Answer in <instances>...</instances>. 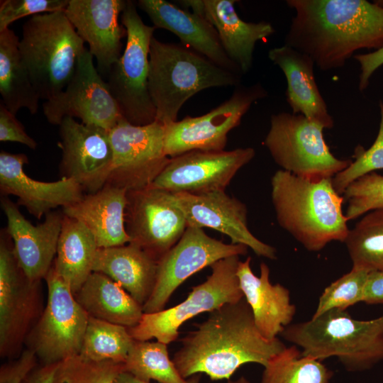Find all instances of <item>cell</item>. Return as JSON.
I'll use <instances>...</instances> for the list:
<instances>
[{
  "label": "cell",
  "mask_w": 383,
  "mask_h": 383,
  "mask_svg": "<svg viewBox=\"0 0 383 383\" xmlns=\"http://www.w3.org/2000/svg\"><path fill=\"white\" fill-rule=\"evenodd\" d=\"M276 220L306 250L317 252L332 241L344 243L348 233L343 195L332 178L311 181L279 170L271 178Z\"/></svg>",
  "instance_id": "obj_3"
},
{
  "label": "cell",
  "mask_w": 383,
  "mask_h": 383,
  "mask_svg": "<svg viewBox=\"0 0 383 383\" xmlns=\"http://www.w3.org/2000/svg\"><path fill=\"white\" fill-rule=\"evenodd\" d=\"M302 348L301 354L322 361L335 357L349 371H362L383 360V315L353 318L333 309L309 321L290 324L280 333Z\"/></svg>",
  "instance_id": "obj_5"
},
{
  "label": "cell",
  "mask_w": 383,
  "mask_h": 383,
  "mask_svg": "<svg viewBox=\"0 0 383 383\" xmlns=\"http://www.w3.org/2000/svg\"><path fill=\"white\" fill-rule=\"evenodd\" d=\"M125 0H69L65 13L77 34L89 45L100 74L107 76L122 55L121 40L127 36L118 22Z\"/></svg>",
  "instance_id": "obj_20"
},
{
  "label": "cell",
  "mask_w": 383,
  "mask_h": 383,
  "mask_svg": "<svg viewBox=\"0 0 383 383\" xmlns=\"http://www.w3.org/2000/svg\"><path fill=\"white\" fill-rule=\"evenodd\" d=\"M362 301L367 304H383V270L368 273L363 289Z\"/></svg>",
  "instance_id": "obj_44"
},
{
  "label": "cell",
  "mask_w": 383,
  "mask_h": 383,
  "mask_svg": "<svg viewBox=\"0 0 383 383\" xmlns=\"http://www.w3.org/2000/svg\"><path fill=\"white\" fill-rule=\"evenodd\" d=\"M98 248L91 232L79 221L64 214L52 266L74 294L93 272Z\"/></svg>",
  "instance_id": "obj_30"
},
{
  "label": "cell",
  "mask_w": 383,
  "mask_h": 383,
  "mask_svg": "<svg viewBox=\"0 0 383 383\" xmlns=\"http://www.w3.org/2000/svg\"><path fill=\"white\" fill-rule=\"evenodd\" d=\"M39 283L19 267L6 228L0 237V354H17L39 308Z\"/></svg>",
  "instance_id": "obj_16"
},
{
  "label": "cell",
  "mask_w": 383,
  "mask_h": 383,
  "mask_svg": "<svg viewBox=\"0 0 383 383\" xmlns=\"http://www.w3.org/2000/svg\"><path fill=\"white\" fill-rule=\"evenodd\" d=\"M353 267L383 270V208L362 216L344 241Z\"/></svg>",
  "instance_id": "obj_32"
},
{
  "label": "cell",
  "mask_w": 383,
  "mask_h": 383,
  "mask_svg": "<svg viewBox=\"0 0 383 383\" xmlns=\"http://www.w3.org/2000/svg\"><path fill=\"white\" fill-rule=\"evenodd\" d=\"M127 192L106 184L95 193L84 194L79 201L62 211L91 232L99 248L124 245L130 241L125 226Z\"/></svg>",
  "instance_id": "obj_27"
},
{
  "label": "cell",
  "mask_w": 383,
  "mask_h": 383,
  "mask_svg": "<svg viewBox=\"0 0 383 383\" xmlns=\"http://www.w3.org/2000/svg\"><path fill=\"white\" fill-rule=\"evenodd\" d=\"M18 48L35 89L45 101L64 90L86 49L65 11L30 16L23 25Z\"/></svg>",
  "instance_id": "obj_6"
},
{
  "label": "cell",
  "mask_w": 383,
  "mask_h": 383,
  "mask_svg": "<svg viewBox=\"0 0 383 383\" xmlns=\"http://www.w3.org/2000/svg\"><path fill=\"white\" fill-rule=\"evenodd\" d=\"M239 262V255H233L213 263L211 274L206 281L193 287L184 301L158 312L143 313L135 326L128 328L131 337L142 341L156 338L169 345L177 339L179 328L187 320L243 299L237 275Z\"/></svg>",
  "instance_id": "obj_9"
},
{
  "label": "cell",
  "mask_w": 383,
  "mask_h": 383,
  "mask_svg": "<svg viewBox=\"0 0 383 383\" xmlns=\"http://www.w3.org/2000/svg\"><path fill=\"white\" fill-rule=\"evenodd\" d=\"M165 343L134 340L123 363L124 372L147 382L189 383L179 374Z\"/></svg>",
  "instance_id": "obj_35"
},
{
  "label": "cell",
  "mask_w": 383,
  "mask_h": 383,
  "mask_svg": "<svg viewBox=\"0 0 383 383\" xmlns=\"http://www.w3.org/2000/svg\"><path fill=\"white\" fill-rule=\"evenodd\" d=\"M345 216L348 221L383 208V175L371 172L357 179L345 189Z\"/></svg>",
  "instance_id": "obj_38"
},
{
  "label": "cell",
  "mask_w": 383,
  "mask_h": 383,
  "mask_svg": "<svg viewBox=\"0 0 383 383\" xmlns=\"http://www.w3.org/2000/svg\"><path fill=\"white\" fill-rule=\"evenodd\" d=\"M134 340L127 327L89 316L79 355L94 362L124 363Z\"/></svg>",
  "instance_id": "obj_33"
},
{
  "label": "cell",
  "mask_w": 383,
  "mask_h": 383,
  "mask_svg": "<svg viewBox=\"0 0 383 383\" xmlns=\"http://www.w3.org/2000/svg\"><path fill=\"white\" fill-rule=\"evenodd\" d=\"M43 110L52 125L59 126L65 117L78 118L84 124L109 131L124 118L87 48L80 55L66 87L54 98L45 101Z\"/></svg>",
  "instance_id": "obj_14"
},
{
  "label": "cell",
  "mask_w": 383,
  "mask_h": 383,
  "mask_svg": "<svg viewBox=\"0 0 383 383\" xmlns=\"http://www.w3.org/2000/svg\"><path fill=\"white\" fill-rule=\"evenodd\" d=\"M68 0H4L0 4V31L14 21L34 15L65 11Z\"/></svg>",
  "instance_id": "obj_40"
},
{
  "label": "cell",
  "mask_w": 383,
  "mask_h": 383,
  "mask_svg": "<svg viewBox=\"0 0 383 383\" xmlns=\"http://www.w3.org/2000/svg\"><path fill=\"white\" fill-rule=\"evenodd\" d=\"M125 226L128 243L158 262L180 240L188 225L173 194L150 186L127 192Z\"/></svg>",
  "instance_id": "obj_13"
},
{
  "label": "cell",
  "mask_w": 383,
  "mask_h": 383,
  "mask_svg": "<svg viewBox=\"0 0 383 383\" xmlns=\"http://www.w3.org/2000/svg\"><path fill=\"white\" fill-rule=\"evenodd\" d=\"M228 383H250V382L245 377L241 376L236 380H228Z\"/></svg>",
  "instance_id": "obj_47"
},
{
  "label": "cell",
  "mask_w": 383,
  "mask_h": 383,
  "mask_svg": "<svg viewBox=\"0 0 383 383\" xmlns=\"http://www.w3.org/2000/svg\"><path fill=\"white\" fill-rule=\"evenodd\" d=\"M333 375L321 361L303 355L294 345L268 361L261 383H329Z\"/></svg>",
  "instance_id": "obj_34"
},
{
  "label": "cell",
  "mask_w": 383,
  "mask_h": 383,
  "mask_svg": "<svg viewBox=\"0 0 383 383\" xmlns=\"http://www.w3.org/2000/svg\"><path fill=\"white\" fill-rule=\"evenodd\" d=\"M268 57L285 75L287 101L293 113L332 128L334 121L316 84L311 57L286 45L270 50Z\"/></svg>",
  "instance_id": "obj_26"
},
{
  "label": "cell",
  "mask_w": 383,
  "mask_h": 383,
  "mask_svg": "<svg viewBox=\"0 0 383 383\" xmlns=\"http://www.w3.org/2000/svg\"><path fill=\"white\" fill-rule=\"evenodd\" d=\"M353 57L360 65L358 87L362 91L368 87L374 72L383 65V47L369 53L355 55Z\"/></svg>",
  "instance_id": "obj_43"
},
{
  "label": "cell",
  "mask_w": 383,
  "mask_h": 383,
  "mask_svg": "<svg viewBox=\"0 0 383 383\" xmlns=\"http://www.w3.org/2000/svg\"><path fill=\"white\" fill-rule=\"evenodd\" d=\"M28 162L23 153L1 150L0 192L1 196H16L17 205L24 206L38 219L57 207L76 203L84 195L82 187L70 179L42 182L30 177L23 170Z\"/></svg>",
  "instance_id": "obj_22"
},
{
  "label": "cell",
  "mask_w": 383,
  "mask_h": 383,
  "mask_svg": "<svg viewBox=\"0 0 383 383\" xmlns=\"http://www.w3.org/2000/svg\"><path fill=\"white\" fill-rule=\"evenodd\" d=\"M0 141L16 142L32 150L38 147L37 142L26 131L23 126L1 103L0 104Z\"/></svg>",
  "instance_id": "obj_41"
},
{
  "label": "cell",
  "mask_w": 383,
  "mask_h": 383,
  "mask_svg": "<svg viewBox=\"0 0 383 383\" xmlns=\"http://www.w3.org/2000/svg\"><path fill=\"white\" fill-rule=\"evenodd\" d=\"M241 75L227 70L180 43L152 38L149 52V93L156 121L168 125L177 121L184 104L201 90L238 86Z\"/></svg>",
  "instance_id": "obj_4"
},
{
  "label": "cell",
  "mask_w": 383,
  "mask_h": 383,
  "mask_svg": "<svg viewBox=\"0 0 383 383\" xmlns=\"http://www.w3.org/2000/svg\"><path fill=\"white\" fill-rule=\"evenodd\" d=\"M369 272L353 267L351 270L328 286L321 294L313 318L333 309L345 311L362 301L365 284Z\"/></svg>",
  "instance_id": "obj_37"
},
{
  "label": "cell",
  "mask_w": 383,
  "mask_h": 383,
  "mask_svg": "<svg viewBox=\"0 0 383 383\" xmlns=\"http://www.w3.org/2000/svg\"><path fill=\"white\" fill-rule=\"evenodd\" d=\"M260 83L237 86L231 96L200 116H186L165 125L164 149L170 158L192 150H224L228 134L237 127L256 101L265 97Z\"/></svg>",
  "instance_id": "obj_12"
},
{
  "label": "cell",
  "mask_w": 383,
  "mask_h": 383,
  "mask_svg": "<svg viewBox=\"0 0 383 383\" xmlns=\"http://www.w3.org/2000/svg\"><path fill=\"white\" fill-rule=\"evenodd\" d=\"M45 280L47 303L28 340L29 349L48 365L79 355L89 314L52 265Z\"/></svg>",
  "instance_id": "obj_10"
},
{
  "label": "cell",
  "mask_w": 383,
  "mask_h": 383,
  "mask_svg": "<svg viewBox=\"0 0 383 383\" xmlns=\"http://www.w3.org/2000/svg\"><path fill=\"white\" fill-rule=\"evenodd\" d=\"M136 6L135 1H126L121 16L127 31L126 46L106 82L123 117L133 125L145 126L156 121L148 89L149 52L155 28L144 23Z\"/></svg>",
  "instance_id": "obj_7"
},
{
  "label": "cell",
  "mask_w": 383,
  "mask_h": 383,
  "mask_svg": "<svg viewBox=\"0 0 383 383\" xmlns=\"http://www.w3.org/2000/svg\"><path fill=\"white\" fill-rule=\"evenodd\" d=\"M37 358L35 352L28 348L13 361L2 365L0 368V383H22L37 366Z\"/></svg>",
  "instance_id": "obj_42"
},
{
  "label": "cell",
  "mask_w": 383,
  "mask_h": 383,
  "mask_svg": "<svg viewBox=\"0 0 383 383\" xmlns=\"http://www.w3.org/2000/svg\"><path fill=\"white\" fill-rule=\"evenodd\" d=\"M323 129L301 114H273L264 145L284 171L311 181L333 178L352 161L332 154Z\"/></svg>",
  "instance_id": "obj_8"
},
{
  "label": "cell",
  "mask_w": 383,
  "mask_h": 383,
  "mask_svg": "<svg viewBox=\"0 0 383 383\" xmlns=\"http://www.w3.org/2000/svg\"><path fill=\"white\" fill-rule=\"evenodd\" d=\"M255 155L252 148L187 152L170 158L151 186L172 193L201 194L225 191L236 173Z\"/></svg>",
  "instance_id": "obj_17"
},
{
  "label": "cell",
  "mask_w": 383,
  "mask_h": 383,
  "mask_svg": "<svg viewBox=\"0 0 383 383\" xmlns=\"http://www.w3.org/2000/svg\"><path fill=\"white\" fill-rule=\"evenodd\" d=\"M201 377V374H196L192 375V377L189 378V383H200ZM113 383H150V382L142 381L128 372H122L117 376Z\"/></svg>",
  "instance_id": "obj_46"
},
{
  "label": "cell",
  "mask_w": 383,
  "mask_h": 383,
  "mask_svg": "<svg viewBox=\"0 0 383 383\" xmlns=\"http://www.w3.org/2000/svg\"><path fill=\"white\" fill-rule=\"evenodd\" d=\"M136 5L148 15L155 28L168 30L184 45L242 76L240 69L226 55L216 30L204 17L165 0H139Z\"/></svg>",
  "instance_id": "obj_24"
},
{
  "label": "cell",
  "mask_w": 383,
  "mask_h": 383,
  "mask_svg": "<svg viewBox=\"0 0 383 383\" xmlns=\"http://www.w3.org/2000/svg\"><path fill=\"white\" fill-rule=\"evenodd\" d=\"M247 252L244 245L224 243L202 228L187 226L180 240L158 261L155 285L143 306V313L163 310L173 292L194 273L221 259Z\"/></svg>",
  "instance_id": "obj_15"
},
{
  "label": "cell",
  "mask_w": 383,
  "mask_h": 383,
  "mask_svg": "<svg viewBox=\"0 0 383 383\" xmlns=\"http://www.w3.org/2000/svg\"><path fill=\"white\" fill-rule=\"evenodd\" d=\"M190 227L210 228L230 239L232 244L244 245L257 256L277 259L276 249L257 239L248 227V209L244 203L225 191L201 194L172 193Z\"/></svg>",
  "instance_id": "obj_19"
},
{
  "label": "cell",
  "mask_w": 383,
  "mask_h": 383,
  "mask_svg": "<svg viewBox=\"0 0 383 383\" xmlns=\"http://www.w3.org/2000/svg\"><path fill=\"white\" fill-rule=\"evenodd\" d=\"M74 295L89 316L127 328L135 326L143 314L141 305L101 272H93Z\"/></svg>",
  "instance_id": "obj_29"
},
{
  "label": "cell",
  "mask_w": 383,
  "mask_h": 383,
  "mask_svg": "<svg viewBox=\"0 0 383 383\" xmlns=\"http://www.w3.org/2000/svg\"><path fill=\"white\" fill-rule=\"evenodd\" d=\"M251 257L240 261L237 275L244 298L249 304L255 325L267 339L277 335L290 325L296 313V306L291 303L290 293L280 284L270 281V269L262 262L260 274L255 275L250 267Z\"/></svg>",
  "instance_id": "obj_25"
},
{
  "label": "cell",
  "mask_w": 383,
  "mask_h": 383,
  "mask_svg": "<svg viewBox=\"0 0 383 383\" xmlns=\"http://www.w3.org/2000/svg\"><path fill=\"white\" fill-rule=\"evenodd\" d=\"M122 372L123 363L94 362L77 355L58 363L52 383H113Z\"/></svg>",
  "instance_id": "obj_36"
},
{
  "label": "cell",
  "mask_w": 383,
  "mask_h": 383,
  "mask_svg": "<svg viewBox=\"0 0 383 383\" xmlns=\"http://www.w3.org/2000/svg\"><path fill=\"white\" fill-rule=\"evenodd\" d=\"M19 41V38L11 28L0 31L1 103L15 115L21 109L35 114L41 99L21 57Z\"/></svg>",
  "instance_id": "obj_31"
},
{
  "label": "cell",
  "mask_w": 383,
  "mask_h": 383,
  "mask_svg": "<svg viewBox=\"0 0 383 383\" xmlns=\"http://www.w3.org/2000/svg\"><path fill=\"white\" fill-rule=\"evenodd\" d=\"M0 204L6 218L5 228L11 238L19 267L30 280L40 282L56 256L64 217L62 211L48 213L43 223L34 226L9 197L1 196Z\"/></svg>",
  "instance_id": "obj_21"
},
{
  "label": "cell",
  "mask_w": 383,
  "mask_h": 383,
  "mask_svg": "<svg viewBox=\"0 0 383 383\" xmlns=\"http://www.w3.org/2000/svg\"><path fill=\"white\" fill-rule=\"evenodd\" d=\"M58 363L36 366L22 383H52Z\"/></svg>",
  "instance_id": "obj_45"
},
{
  "label": "cell",
  "mask_w": 383,
  "mask_h": 383,
  "mask_svg": "<svg viewBox=\"0 0 383 383\" xmlns=\"http://www.w3.org/2000/svg\"><path fill=\"white\" fill-rule=\"evenodd\" d=\"M61 178L76 182L85 194L95 193L107 183L113 150L109 131L65 117L59 125Z\"/></svg>",
  "instance_id": "obj_18"
},
{
  "label": "cell",
  "mask_w": 383,
  "mask_h": 383,
  "mask_svg": "<svg viewBox=\"0 0 383 383\" xmlns=\"http://www.w3.org/2000/svg\"><path fill=\"white\" fill-rule=\"evenodd\" d=\"M195 326L180 339L182 346L172 359L185 379L204 373L212 381L230 380L243 365L265 367L287 348L279 338L267 339L260 333L244 297L210 311Z\"/></svg>",
  "instance_id": "obj_2"
},
{
  "label": "cell",
  "mask_w": 383,
  "mask_h": 383,
  "mask_svg": "<svg viewBox=\"0 0 383 383\" xmlns=\"http://www.w3.org/2000/svg\"><path fill=\"white\" fill-rule=\"evenodd\" d=\"M234 0H189L180 4L204 17L216 30L221 43L230 60L242 74L252 66L257 41L272 35L275 30L266 21L245 22L236 13Z\"/></svg>",
  "instance_id": "obj_23"
},
{
  "label": "cell",
  "mask_w": 383,
  "mask_h": 383,
  "mask_svg": "<svg viewBox=\"0 0 383 383\" xmlns=\"http://www.w3.org/2000/svg\"><path fill=\"white\" fill-rule=\"evenodd\" d=\"M112 167L106 184L138 190L152 184L168 165L165 152V125L155 121L135 126L121 120L109 131Z\"/></svg>",
  "instance_id": "obj_11"
},
{
  "label": "cell",
  "mask_w": 383,
  "mask_h": 383,
  "mask_svg": "<svg viewBox=\"0 0 383 383\" xmlns=\"http://www.w3.org/2000/svg\"><path fill=\"white\" fill-rule=\"evenodd\" d=\"M380 122L375 140L367 150L357 148L355 160L332 178L334 189L343 194L348 186L367 174L383 170V101H379Z\"/></svg>",
  "instance_id": "obj_39"
},
{
  "label": "cell",
  "mask_w": 383,
  "mask_h": 383,
  "mask_svg": "<svg viewBox=\"0 0 383 383\" xmlns=\"http://www.w3.org/2000/svg\"><path fill=\"white\" fill-rule=\"evenodd\" d=\"M157 264L158 262L141 248L128 243L98 248L93 272L110 277L143 306L153 292Z\"/></svg>",
  "instance_id": "obj_28"
},
{
  "label": "cell",
  "mask_w": 383,
  "mask_h": 383,
  "mask_svg": "<svg viewBox=\"0 0 383 383\" xmlns=\"http://www.w3.org/2000/svg\"><path fill=\"white\" fill-rule=\"evenodd\" d=\"M295 11L284 45L323 71L340 68L361 49L383 47V6L366 0H287Z\"/></svg>",
  "instance_id": "obj_1"
}]
</instances>
